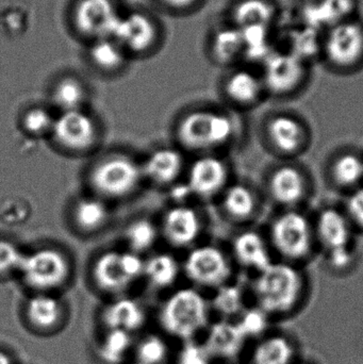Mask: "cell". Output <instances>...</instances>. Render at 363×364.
<instances>
[{
	"label": "cell",
	"instance_id": "39",
	"mask_svg": "<svg viewBox=\"0 0 363 364\" xmlns=\"http://www.w3.org/2000/svg\"><path fill=\"white\" fill-rule=\"evenodd\" d=\"M249 342H255L272 331L273 318L257 306H249L237 320Z\"/></svg>",
	"mask_w": 363,
	"mask_h": 364
},
{
	"label": "cell",
	"instance_id": "14",
	"mask_svg": "<svg viewBox=\"0 0 363 364\" xmlns=\"http://www.w3.org/2000/svg\"><path fill=\"white\" fill-rule=\"evenodd\" d=\"M51 134L62 149L83 153L97 142L98 129L93 117L80 109L61 112L55 117Z\"/></svg>",
	"mask_w": 363,
	"mask_h": 364
},
{
	"label": "cell",
	"instance_id": "45",
	"mask_svg": "<svg viewBox=\"0 0 363 364\" xmlns=\"http://www.w3.org/2000/svg\"><path fill=\"white\" fill-rule=\"evenodd\" d=\"M327 262L330 269L335 271L345 272L351 269L355 262V254L353 248H341V250H332L326 252Z\"/></svg>",
	"mask_w": 363,
	"mask_h": 364
},
{
	"label": "cell",
	"instance_id": "23",
	"mask_svg": "<svg viewBox=\"0 0 363 364\" xmlns=\"http://www.w3.org/2000/svg\"><path fill=\"white\" fill-rule=\"evenodd\" d=\"M281 14L276 0H234L227 12V23L239 29L262 27L275 28Z\"/></svg>",
	"mask_w": 363,
	"mask_h": 364
},
{
	"label": "cell",
	"instance_id": "11",
	"mask_svg": "<svg viewBox=\"0 0 363 364\" xmlns=\"http://www.w3.org/2000/svg\"><path fill=\"white\" fill-rule=\"evenodd\" d=\"M310 65L283 49L276 48L259 68L266 94L276 97L296 94L309 78Z\"/></svg>",
	"mask_w": 363,
	"mask_h": 364
},
{
	"label": "cell",
	"instance_id": "46",
	"mask_svg": "<svg viewBox=\"0 0 363 364\" xmlns=\"http://www.w3.org/2000/svg\"><path fill=\"white\" fill-rule=\"evenodd\" d=\"M160 6L176 14H185L200 8L204 0H156Z\"/></svg>",
	"mask_w": 363,
	"mask_h": 364
},
{
	"label": "cell",
	"instance_id": "32",
	"mask_svg": "<svg viewBox=\"0 0 363 364\" xmlns=\"http://www.w3.org/2000/svg\"><path fill=\"white\" fill-rule=\"evenodd\" d=\"M222 205L228 218L243 222L253 218L257 211V197L246 184H232L224 191Z\"/></svg>",
	"mask_w": 363,
	"mask_h": 364
},
{
	"label": "cell",
	"instance_id": "26",
	"mask_svg": "<svg viewBox=\"0 0 363 364\" xmlns=\"http://www.w3.org/2000/svg\"><path fill=\"white\" fill-rule=\"evenodd\" d=\"M298 355V346L293 338L287 333L272 331L253 342L247 363L296 364L300 360Z\"/></svg>",
	"mask_w": 363,
	"mask_h": 364
},
{
	"label": "cell",
	"instance_id": "30",
	"mask_svg": "<svg viewBox=\"0 0 363 364\" xmlns=\"http://www.w3.org/2000/svg\"><path fill=\"white\" fill-rule=\"evenodd\" d=\"M136 336L121 331H102L95 354L102 364H127L132 360Z\"/></svg>",
	"mask_w": 363,
	"mask_h": 364
},
{
	"label": "cell",
	"instance_id": "9",
	"mask_svg": "<svg viewBox=\"0 0 363 364\" xmlns=\"http://www.w3.org/2000/svg\"><path fill=\"white\" fill-rule=\"evenodd\" d=\"M121 13L115 0H75L68 19L72 32L90 44L113 36Z\"/></svg>",
	"mask_w": 363,
	"mask_h": 364
},
{
	"label": "cell",
	"instance_id": "20",
	"mask_svg": "<svg viewBox=\"0 0 363 364\" xmlns=\"http://www.w3.org/2000/svg\"><path fill=\"white\" fill-rule=\"evenodd\" d=\"M313 226L315 239L326 252L352 247L354 227L345 211L325 208L320 212Z\"/></svg>",
	"mask_w": 363,
	"mask_h": 364
},
{
	"label": "cell",
	"instance_id": "40",
	"mask_svg": "<svg viewBox=\"0 0 363 364\" xmlns=\"http://www.w3.org/2000/svg\"><path fill=\"white\" fill-rule=\"evenodd\" d=\"M157 226L147 218H139L128 225L125 240L130 252L141 255L153 248L158 240Z\"/></svg>",
	"mask_w": 363,
	"mask_h": 364
},
{
	"label": "cell",
	"instance_id": "22",
	"mask_svg": "<svg viewBox=\"0 0 363 364\" xmlns=\"http://www.w3.org/2000/svg\"><path fill=\"white\" fill-rule=\"evenodd\" d=\"M269 192L275 203L293 209L302 203L308 192V182L304 173L294 166L285 164L271 173Z\"/></svg>",
	"mask_w": 363,
	"mask_h": 364
},
{
	"label": "cell",
	"instance_id": "29",
	"mask_svg": "<svg viewBox=\"0 0 363 364\" xmlns=\"http://www.w3.org/2000/svg\"><path fill=\"white\" fill-rule=\"evenodd\" d=\"M141 166L144 178L159 186H166L179 178L185 162L180 151L163 147L153 151Z\"/></svg>",
	"mask_w": 363,
	"mask_h": 364
},
{
	"label": "cell",
	"instance_id": "50",
	"mask_svg": "<svg viewBox=\"0 0 363 364\" xmlns=\"http://www.w3.org/2000/svg\"><path fill=\"white\" fill-rule=\"evenodd\" d=\"M127 364H141V363H136V361H134V360H131V361H129V363H128Z\"/></svg>",
	"mask_w": 363,
	"mask_h": 364
},
{
	"label": "cell",
	"instance_id": "4",
	"mask_svg": "<svg viewBox=\"0 0 363 364\" xmlns=\"http://www.w3.org/2000/svg\"><path fill=\"white\" fill-rule=\"evenodd\" d=\"M321 61L336 73L363 68V21L359 17L332 26L322 34Z\"/></svg>",
	"mask_w": 363,
	"mask_h": 364
},
{
	"label": "cell",
	"instance_id": "10",
	"mask_svg": "<svg viewBox=\"0 0 363 364\" xmlns=\"http://www.w3.org/2000/svg\"><path fill=\"white\" fill-rule=\"evenodd\" d=\"M162 34L161 25L151 13L131 10L121 13L113 38L134 59L155 53L161 44Z\"/></svg>",
	"mask_w": 363,
	"mask_h": 364
},
{
	"label": "cell",
	"instance_id": "7",
	"mask_svg": "<svg viewBox=\"0 0 363 364\" xmlns=\"http://www.w3.org/2000/svg\"><path fill=\"white\" fill-rule=\"evenodd\" d=\"M145 261L141 255L109 250L94 262L92 277L98 290L113 297L121 296L143 277Z\"/></svg>",
	"mask_w": 363,
	"mask_h": 364
},
{
	"label": "cell",
	"instance_id": "8",
	"mask_svg": "<svg viewBox=\"0 0 363 364\" xmlns=\"http://www.w3.org/2000/svg\"><path fill=\"white\" fill-rule=\"evenodd\" d=\"M142 166L129 156L113 155L98 162L90 174V183L102 198L119 199L131 195L140 186Z\"/></svg>",
	"mask_w": 363,
	"mask_h": 364
},
{
	"label": "cell",
	"instance_id": "16",
	"mask_svg": "<svg viewBox=\"0 0 363 364\" xmlns=\"http://www.w3.org/2000/svg\"><path fill=\"white\" fill-rule=\"evenodd\" d=\"M102 331H121L136 336L148 322L145 306L134 297L121 295L113 297L99 312Z\"/></svg>",
	"mask_w": 363,
	"mask_h": 364
},
{
	"label": "cell",
	"instance_id": "2",
	"mask_svg": "<svg viewBox=\"0 0 363 364\" xmlns=\"http://www.w3.org/2000/svg\"><path fill=\"white\" fill-rule=\"evenodd\" d=\"M210 301L197 289L183 288L168 295L160 306L158 323L163 335L183 342L200 339L211 321Z\"/></svg>",
	"mask_w": 363,
	"mask_h": 364
},
{
	"label": "cell",
	"instance_id": "31",
	"mask_svg": "<svg viewBox=\"0 0 363 364\" xmlns=\"http://www.w3.org/2000/svg\"><path fill=\"white\" fill-rule=\"evenodd\" d=\"M322 34L317 30L298 23V27L288 31L283 50L292 53L310 65L313 60H321Z\"/></svg>",
	"mask_w": 363,
	"mask_h": 364
},
{
	"label": "cell",
	"instance_id": "15",
	"mask_svg": "<svg viewBox=\"0 0 363 364\" xmlns=\"http://www.w3.org/2000/svg\"><path fill=\"white\" fill-rule=\"evenodd\" d=\"M200 341L213 360L222 364L241 360L249 343L236 321L224 318L211 322Z\"/></svg>",
	"mask_w": 363,
	"mask_h": 364
},
{
	"label": "cell",
	"instance_id": "19",
	"mask_svg": "<svg viewBox=\"0 0 363 364\" xmlns=\"http://www.w3.org/2000/svg\"><path fill=\"white\" fill-rule=\"evenodd\" d=\"M225 97L237 107H253L266 95L259 70L246 64L230 68L223 81Z\"/></svg>",
	"mask_w": 363,
	"mask_h": 364
},
{
	"label": "cell",
	"instance_id": "24",
	"mask_svg": "<svg viewBox=\"0 0 363 364\" xmlns=\"http://www.w3.org/2000/svg\"><path fill=\"white\" fill-rule=\"evenodd\" d=\"M245 44L242 31L232 23H224L211 32L208 40V55L215 64L234 68L242 64Z\"/></svg>",
	"mask_w": 363,
	"mask_h": 364
},
{
	"label": "cell",
	"instance_id": "21",
	"mask_svg": "<svg viewBox=\"0 0 363 364\" xmlns=\"http://www.w3.org/2000/svg\"><path fill=\"white\" fill-rule=\"evenodd\" d=\"M266 130L271 146L283 155H296L304 149L307 142L304 124L287 113L271 117Z\"/></svg>",
	"mask_w": 363,
	"mask_h": 364
},
{
	"label": "cell",
	"instance_id": "34",
	"mask_svg": "<svg viewBox=\"0 0 363 364\" xmlns=\"http://www.w3.org/2000/svg\"><path fill=\"white\" fill-rule=\"evenodd\" d=\"M173 358L172 348L163 333H148L136 338L132 360L141 364H168Z\"/></svg>",
	"mask_w": 363,
	"mask_h": 364
},
{
	"label": "cell",
	"instance_id": "35",
	"mask_svg": "<svg viewBox=\"0 0 363 364\" xmlns=\"http://www.w3.org/2000/svg\"><path fill=\"white\" fill-rule=\"evenodd\" d=\"M87 98V90L78 77L65 75L58 79L51 91V100L61 112L80 110Z\"/></svg>",
	"mask_w": 363,
	"mask_h": 364
},
{
	"label": "cell",
	"instance_id": "44",
	"mask_svg": "<svg viewBox=\"0 0 363 364\" xmlns=\"http://www.w3.org/2000/svg\"><path fill=\"white\" fill-rule=\"evenodd\" d=\"M345 212L353 227L363 230V186L350 193Z\"/></svg>",
	"mask_w": 363,
	"mask_h": 364
},
{
	"label": "cell",
	"instance_id": "1",
	"mask_svg": "<svg viewBox=\"0 0 363 364\" xmlns=\"http://www.w3.org/2000/svg\"><path fill=\"white\" fill-rule=\"evenodd\" d=\"M305 278L293 263L273 261L256 274L251 286L254 305L264 310L273 320L296 314L304 301Z\"/></svg>",
	"mask_w": 363,
	"mask_h": 364
},
{
	"label": "cell",
	"instance_id": "13",
	"mask_svg": "<svg viewBox=\"0 0 363 364\" xmlns=\"http://www.w3.org/2000/svg\"><path fill=\"white\" fill-rule=\"evenodd\" d=\"M185 275L196 286L217 290L230 282L232 269L227 255L215 245H202L188 255Z\"/></svg>",
	"mask_w": 363,
	"mask_h": 364
},
{
	"label": "cell",
	"instance_id": "5",
	"mask_svg": "<svg viewBox=\"0 0 363 364\" xmlns=\"http://www.w3.org/2000/svg\"><path fill=\"white\" fill-rule=\"evenodd\" d=\"M315 233L308 216L294 209H287L273 220L270 245L286 262L307 260L315 247Z\"/></svg>",
	"mask_w": 363,
	"mask_h": 364
},
{
	"label": "cell",
	"instance_id": "27",
	"mask_svg": "<svg viewBox=\"0 0 363 364\" xmlns=\"http://www.w3.org/2000/svg\"><path fill=\"white\" fill-rule=\"evenodd\" d=\"M232 252L241 267L256 274L273 262L270 243L257 231L245 230L237 235L232 242Z\"/></svg>",
	"mask_w": 363,
	"mask_h": 364
},
{
	"label": "cell",
	"instance_id": "47",
	"mask_svg": "<svg viewBox=\"0 0 363 364\" xmlns=\"http://www.w3.org/2000/svg\"><path fill=\"white\" fill-rule=\"evenodd\" d=\"M0 364H16V363L10 353L0 348Z\"/></svg>",
	"mask_w": 363,
	"mask_h": 364
},
{
	"label": "cell",
	"instance_id": "28",
	"mask_svg": "<svg viewBox=\"0 0 363 364\" xmlns=\"http://www.w3.org/2000/svg\"><path fill=\"white\" fill-rule=\"evenodd\" d=\"M85 55L96 72L108 76L123 72L131 60L113 36L90 43Z\"/></svg>",
	"mask_w": 363,
	"mask_h": 364
},
{
	"label": "cell",
	"instance_id": "37",
	"mask_svg": "<svg viewBox=\"0 0 363 364\" xmlns=\"http://www.w3.org/2000/svg\"><path fill=\"white\" fill-rule=\"evenodd\" d=\"M178 261L168 254H157L145 261L143 277L149 286L158 290L170 288L178 279Z\"/></svg>",
	"mask_w": 363,
	"mask_h": 364
},
{
	"label": "cell",
	"instance_id": "17",
	"mask_svg": "<svg viewBox=\"0 0 363 364\" xmlns=\"http://www.w3.org/2000/svg\"><path fill=\"white\" fill-rule=\"evenodd\" d=\"M358 0H304L298 9L300 25L323 33L347 19L357 17Z\"/></svg>",
	"mask_w": 363,
	"mask_h": 364
},
{
	"label": "cell",
	"instance_id": "36",
	"mask_svg": "<svg viewBox=\"0 0 363 364\" xmlns=\"http://www.w3.org/2000/svg\"><path fill=\"white\" fill-rule=\"evenodd\" d=\"M72 215L79 229L85 232H94L107 224L110 210L102 197H85L77 201Z\"/></svg>",
	"mask_w": 363,
	"mask_h": 364
},
{
	"label": "cell",
	"instance_id": "38",
	"mask_svg": "<svg viewBox=\"0 0 363 364\" xmlns=\"http://www.w3.org/2000/svg\"><path fill=\"white\" fill-rule=\"evenodd\" d=\"M330 177L334 183L340 188L352 191L359 188L363 181L362 158L357 154H341L332 161Z\"/></svg>",
	"mask_w": 363,
	"mask_h": 364
},
{
	"label": "cell",
	"instance_id": "48",
	"mask_svg": "<svg viewBox=\"0 0 363 364\" xmlns=\"http://www.w3.org/2000/svg\"><path fill=\"white\" fill-rule=\"evenodd\" d=\"M296 364H315V363H310V361H305V360H298V363H296Z\"/></svg>",
	"mask_w": 363,
	"mask_h": 364
},
{
	"label": "cell",
	"instance_id": "43",
	"mask_svg": "<svg viewBox=\"0 0 363 364\" xmlns=\"http://www.w3.org/2000/svg\"><path fill=\"white\" fill-rule=\"evenodd\" d=\"M25 252L10 240L0 239V278L18 273Z\"/></svg>",
	"mask_w": 363,
	"mask_h": 364
},
{
	"label": "cell",
	"instance_id": "42",
	"mask_svg": "<svg viewBox=\"0 0 363 364\" xmlns=\"http://www.w3.org/2000/svg\"><path fill=\"white\" fill-rule=\"evenodd\" d=\"M174 364H215L211 355L200 339L183 342V346L174 356Z\"/></svg>",
	"mask_w": 363,
	"mask_h": 364
},
{
	"label": "cell",
	"instance_id": "6",
	"mask_svg": "<svg viewBox=\"0 0 363 364\" xmlns=\"http://www.w3.org/2000/svg\"><path fill=\"white\" fill-rule=\"evenodd\" d=\"M70 263L61 250L53 247L38 248L23 255L18 274L32 293H55L67 284Z\"/></svg>",
	"mask_w": 363,
	"mask_h": 364
},
{
	"label": "cell",
	"instance_id": "49",
	"mask_svg": "<svg viewBox=\"0 0 363 364\" xmlns=\"http://www.w3.org/2000/svg\"><path fill=\"white\" fill-rule=\"evenodd\" d=\"M223 364H249V363H243L242 360H239V361H234V363H223Z\"/></svg>",
	"mask_w": 363,
	"mask_h": 364
},
{
	"label": "cell",
	"instance_id": "25",
	"mask_svg": "<svg viewBox=\"0 0 363 364\" xmlns=\"http://www.w3.org/2000/svg\"><path fill=\"white\" fill-rule=\"evenodd\" d=\"M200 214L188 205L170 208L162 222V233L168 243L176 247H185L193 243L202 232Z\"/></svg>",
	"mask_w": 363,
	"mask_h": 364
},
{
	"label": "cell",
	"instance_id": "18",
	"mask_svg": "<svg viewBox=\"0 0 363 364\" xmlns=\"http://www.w3.org/2000/svg\"><path fill=\"white\" fill-rule=\"evenodd\" d=\"M227 164L215 156L207 155L195 160L188 174V192L202 198H210L227 188Z\"/></svg>",
	"mask_w": 363,
	"mask_h": 364
},
{
	"label": "cell",
	"instance_id": "41",
	"mask_svg": "<svg viewBox=\"0 0 363 364\" xmlns=\"http://www.w3.org/2000/svg\"><path fill=\"white\" fill-rule=\"evenodd\" d=\"M55 117L43 107L28 109L21 119V125L27 134L42 136L53 132Z\"/></svg>",
	"mask_w": 363,
	"mask_h": 364
},
{
	"label": "cell",
	"instance_id": "33",
	"mask_svg": "<svg viewBox=\"0 0 363 364\" xmlns=\"http://www.w3.org/2000/svg\"><path fill=\"white\" fill-rule=\"evenodd\" d=\"M210 301L211 311L224 320H237L240 314L246 309L247 295L241 284L227 282L220 287Z\"/></svg>",
	"mask_w": 363,
	"mask_h": 364
},
{
	"label": "cell",
	"instance_id": "12",
	"mask_svg": "<svg viewBox=\"0 0 363 364\" xmlns=\"http://www.w3.org/2000/svg\"><path fill=\"white\" fill-rule=\"evenodd\" d=\"M21 320L31 335L49 338L65 329L70 312L55 293H32L23 304Z\"/></svg>",
	"mask_w": 363,
	"mask_h": 364
},
{
	"label": "cell",
	"instance_id": "3",
	"mask_svg": "<svg viewBox=\"0 0 363 364\" xmlns=\"http://www.w3.org/2000/svg\"><path fill=\"white\" fill-rule=\"evenodd\" d=\"M236 134L234 119L215 110H194L187 113L177 125L176 136L185 149L209 151L227 145Z\"/></svg>",
	"mask_w": 363,
	"mask_h": 364
}]
</instances>
